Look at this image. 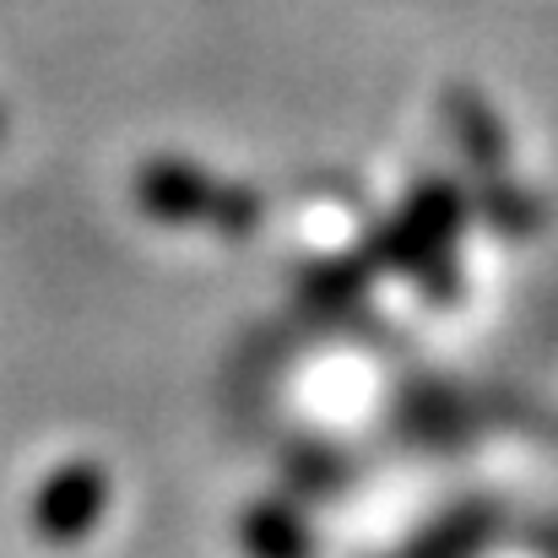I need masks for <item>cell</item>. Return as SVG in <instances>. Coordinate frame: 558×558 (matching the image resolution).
Masks as SVG:
<instances>
[{
    "label": "cell",
    "mask_w": 558,
    "mask_h": 558,
    "mask_svg": "<svg viewBox=\"0 0 558 558\" xmlns=\"http://www.w3.org/2000/svg\"><path fill=\"white\" fill-rule=\"evenodd\" d=\"M142 201H147V211H158L169 222H201V228H222V233L255 228V201L244 190L206 180L180 163H153L142 174Z\"/></svg>",
    "instance_id": "6da1fadb"
},
{
    "label": "cell",
    "mask_w": 558,
    "mask_h": 558,
    "mask_svg": "<svg viewBox=\"0 0 558 558\" xmlns=\"http://www.w3.org/2000/svg\"><path fill=\"white\" fill-rule=\"evenodd\" d=\"M104 505V477L93 466H71L60 472L44 494H38V526L54 532V537H71V532H87L93 515Z\"/></svg>",
    "instance_id": "7a4b0ae2"
}]
</instances>
